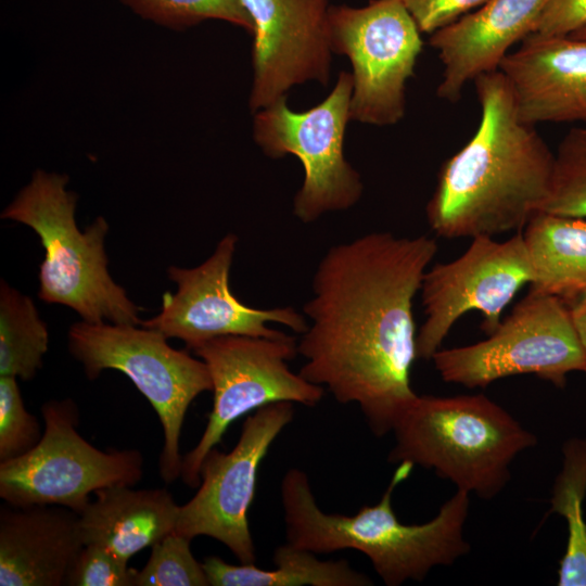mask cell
Wrapping results in <instances>:
<instances>
[{"label": "cell", "instance_id": "484cf974", "mask_svg": "<svg viewBox=\"0 0 586 586\" xmlns=\"http://www.w3.org/2000/svg\"><path fill=\"white\" fill-rule=\"evenodd\" d=\"M190 542L173 532L155 543L148 562L137 571L135 586H208L203 563L192 555Z\"/></svg>", "mask_w": 586, "mask_h": 586}, {"label": "cell", "instance_id": "7a4b0ae2", "mask_svg": "<svg viewBox=\"0 0 586 586\" xmlns=\"http://www.w3.org/2000/svg\"><path fill=\"white\" fill-rule=\"evenodd\" d=\"M473 82L480 124L441 166L425 207L431 230L445 239L521 231L551 187L555 153L519 117L502 73H484Z\"/></svg>", "mask_w": 586, "mask_h": 586}, {"label": "cell", "instance_id": "603a6c76", "mask_svg": "<svg viewBox=\"0 0 586 586\" xmlns=\"http://www.w3.org/2000/svg\"><path fill=\"white\" fill-rule=\"evenodd\" d=\"M48 347V328L33 300L1 280L0 377L31 380Z\"/></svg>", "mask_w": 586, "mask_h": 586}, {"label": "cell", "instance_id": "1f68e13d", "mask_svg": "<svg viewBox=\"0 0 586 586\" xmlns=\"http://www.w3.org/2000/svg\"><path fill=\"white\" fill-rule=\"evenodd\" d=\"M574 38L586 39V26L569 35Z\"/></svg>", "mask_w": 586, "mask_h": 586}, {"label": "cell", "instance_id": "277c9868", "mask_svg": "<svg viewBox=\"0 0 586 586\" xmlns=\"http://www.w3.org/2000/svg\"><path fill=\"white\" fill-rule=\"evenodd\" d=\"M387 460L433 470L483 499L510 480V464L536 437L484 394L417 396L396 421Z\"/></svg>", "mask_w": 586, "mask_h": 586}, {"label": "cell", "instance_id": "9c48e42d", "mask_svg": "<svg viewBox=\"0 0 586 586\" xmlns=\"http://www.w3.org/2000/svg\"><path fill=\"white\" fill-rule=\"evenodd\" d=\"M352 74L341 72L329 95L316 106L295 112L283 97L255 113L253 135L269 157L296 156L304 180L293 200V214L311 224L331 212L346 211L361 198L359 173L344 156L351 120Z\"/></svg>", "mask_w": 586, "mask_h": 586}, {"label": "cell", "instance_id": "6da1fadb", "mask_svg": "<svg viewBox=\"0 0 586 586\" xmlns=\"http://www.w3.org/2000/svg\"><path fill=\"white\" fill-rule=\"evenodd\" d=\"M437 249L424 234L368 232L331 246L314 272L298 373L339 403L357 404L378 437L418 396L410 384L418 358L412 304Z\"/></svg>", "mask_w": 586, "mask_h": 586}, {"label": "cell", "instance_id": "4dcf8cb0", "mask_svg": "<svg viewBox=\"0 0 586 586\" xmlns=\"http://www.w3.org/2000/svg\"><path fill=\"white\" fill-rule=\"evenodd\" d=\"M569 305L586 358V292L577 296ZM584 373L586 374V366Z\"/></svg>", "mask_w": 586, "mask_h": 586}, {"label": "cell", "instance_id": "9a60e30c", "mask_svg": "<svg viewBox=\"0 0 586 586\" xmlns=\"http://www.w3.org/2000/svg\"><path fill=\"white\" fill-rule=\"evenodd\" d=\"M253 22V113L307 81L327 85L333 53L329 0H240Z\"/></svg>", "mask_w": 586, "mask_h": 586}, {"label": "cell", "instance_id": "83f0119b", "mask_svg": "<svg viewBox=\"0 0 586 586\" xmlns=\"http://www.w3.org/2000/svg\"><path fill=\"white\" fill-rule=\"evenodd\" d=\"M137 570L97 545H84L67 575L66 586H135Z\"/></svg>", "mask_w": 586, "mask_h": 586}, {"label": "cell", "instance_id": "30bf717a", "mask_svg": "<svg viewBox=\"0 0 586 586\" xmlns=\"http://www.w3.org/2000/svg\"><path fill=\"white\" fill-rule=\"evenodd\" d=\"M192 352L205 362L213 392L206 428L182 458L181 479L192 488L201 483L204 457L237 419L278 402L315 407L326 391L289 368L288 362L298 353L296 339L286 333L278 337L222 335Z\"/></svg>", "mask_w": 586, "mask_h": 586}, {"label": "cell", "instance_id": "4316f807", "mask_svg": "<svg viewBox=\"0 0 586 586\" xmlns=\"http://www.w3.org/2000/svg\"><path fill=\"white\" fill-rule=\"evenodd\" d=\"M36 416L28 412L15 377H0V462L17 458L40 441Z\"/></svg>", "mask_w": 586, "mask_h": 586}, {"label": "cell", "instance_id": "4fadbf2b", "mask_svg": "<svg viewBox=\"0 0 586 586\" xmlns=\"http://www.w3.org/2000/svg\"><path fill=\"white\" fill-rule=\"evenodd\" d=\"M294 403L278 402L247 416L235 446L216 447L204 457L195 495L179 506L175 533L190 540L208 536L224 544L240 561L255 563L249 525L259 466L271 444L293 420Z\"/></svg>", "mask_w": 586, "mask_h": 586}, {"label": "cell", "instance_id": "7402d4cb", "mask_svg": "<svg viewBox=\"0 0 586 586\" xmlns=\"http://www.w3.org/2000/svg\"><path fill=\"white\" fill-rule=\"evenodd\" d=\"M586 436L562 445V467L550 498V512L566 522L568 539L558 570V586H586Z\"/></svg>", "mask_w": 586, "mask_h": 586}, {"label": "cell", "instance_id": "f546056e", "mask_svg": "<svg viewBox=\"0 0 586 586\" xmlns=\"http://www.w3.org/2000/svg\"><path fill=\"white\" fill-rule=\"evenodd\" d=\"M586 26V0H551L531 34L568 36Z\"/></svg>", "mask_w": 586, "mask_h": 586}, {"label": "cell", "instance_id": "e0dca14e", "mask_svg": "<svg viewBox=\"0 0 586 586\" xmlns=\"http://www.w3.org/2000/svg\"><path fill=\"white\" fill-rule=\"evenodd\" d=\"M551 0H486L474 12L431 34L444 69L437 95L461 99L467 82L497 71L509 49L528 36Z\"/></svg>", "mask_w": 586, "mask_h": 586}, {"label": "cell", "instance_id": "8fae6325", "mask_svg": "<svg viewBox=\"0 0 586 586\" xmlns=\"http://www.w3.org/2000/svg\"><path fill=\"white\" fill-rule=\"evenodd\" d=\"M332 51L352 64L351 119L392 126L405 115L406 82L422 51L421 31L400 0L331 5Z\"/></svg>", "mask_w": 586, "mask_h": 586}, {"label": "cell", "instance_id": "7c38bea8", "mask_svg": "<svg viewBox=\"0 0 586 586\" xmlns=\"http://www.w3.org/2000/svg\"><path fill=\"white\" fill-rule=\"evenodd\" d=\"M534 278L522 231L506 241L479 235L466 252L424 272L420 294L425 320L417 333V356L432 359L466 313L480 311L481 329L489 335L504 309Z\"/></svg>", "mask_w": 586, "mask_h": 586}, {"label": "cell", "instance_id": "ba28073f", "mask_svg": "<svg viewBox=\"0 0 586 586\" xmlns=\"http://www.w3.org/2000/svg\"><path fill=\"white\" fill-rule=\"evenodd\" d=\"M441 379L469 388L511 375L534 374L563 388L568 375L584 372L585 353L570 305L530 292L487 339L438 349L432 357Z\"/></svg>", "mask_w": 586, "mask_h": 586}, {"label": "cell", "instance_id": "ffe728a7", "mask_svg": "<svg viewBox=\"0 0 586 586\" xmlns=\"http://www.w3.org/2000/svg\"><path fill=\"white\" fill-rule=\"evenodd\" d=\"M523 229L534 273L530 292L568 304L586 292V218L538 211Z\"/></svg>", "mask_w": 586, "mask_h": 586}, {"label": "cell", "instance_id": "3957f363", "mask_svg": "<svg viewBox=\"0 0 586 586\" xmlns=\"http://www.w3.org/2000/svg\"><path fill=\"white\" fill-rule=\"evenodd\" d=\"M412 468L398 463L381 499L353 515L321 510L306 472L289 469L280 485L286 543L317 555L357 550L387 586L421 582L433 568L451 565L470 551L463 537L470 494L457 489L433 519L405 524L396 517L392 496Z\"/></svg>", "mask_w": 586, "mask_h": 586}, {"label": "cell", "instance_id": "ac0fdd59", "mask_svg": "<svg viewBox=\"0 0 586 586\" xmlns=\"http://www.w3.org/2000/svg\"><path fill=\"white\" fill-rule=\"evenodd\" d=\"M84 547L79 514L62 506L2 507L0 585L62 586Z\"/></svg>", "mask_w": 586, "mask_h": 586}, {"label": "cell", "instance_id": "2e32d148", "mask_svg": "<svg viewBox=\"0 0 586 586\" xmlns=\"http://www.w3.org/2000/svg\"><path fill=\"white\" fill-rule=\"evenodd\" d=\"M498 69L524 123L586 122V39L530 34Z\"/></svg>", "mask_w": 586, "mask_h": 586}, {"label": "cell", "instance_id": "cb8c5ba5", "mask_svg": "<svg viewBox=\"0 0 586 586\" xmlns=\"http://www.w3.org/2000/svg\"><path fill=\"white\" fill-rule=\"evenodd\" d=\"M540 211L586 218V127L572 128L560 141L549 195Z\"/></svg>", "mask_w": 586, "mask_h": 586}, {"label": "cell", "instance_id": "44dd1931", "mask_svg": "<svg viewBox=\"0 0 586 586\" xmlns=\"http://www.w3.org/2000/svg\"><path fill=\"white\" fill-rule=\"evenodd\" d=\"M317 553L289 543L273 551V570L255 563L230 564L212 556L203 568L212 586H370L371 578L347 560H321Z\"/></svg>", "mask_w": 586, "mask_h": 586}, {"label": "cell", "instance_id": "8992f818", "mask_svg": "<svg viewBox=\"0 0 586 586\" xmlns=\"http://www.w3.org/2000/svg\"><path fill=\"white\" fill-rule=\"evenodd\" d=\"M68 349L89 380L106 369L127 375L160 419L164 443L158 472L165 483L181 477L180 435L191 403L212 391L205 362L173 348L161 332L136 324L79 321L68 331Z\"/></svg>", "mask_w": 586, "mask_h": 586}, {"label": "cell", "instance_id": "d6986e66", "mask_svg": "<svg viewBox=\"0 0 586 586\" xmlns=\"http://www.w3.org/2000/svg\"><path fill=\"white\" fill-rule=\"evenodd\" d=\"M94 494L79 514L84 545L101 546L128 561L175 531L179 505L165 488L122 485Z\"/></svg>", "mask_w": 586, "mask_h": 586}, {"label": "cell", "instance_id": "52a82bcc", "mask_svg": "<svg viewBox=\"0 0 586 586\" xmlns=\"http://www.w3.org/2000/svg\"><path fill=\"white\" fill-rule=\"evenodd\" d=\"M44 428L26 454L0 462V497L13 507L62 506L80 514L91 493L133 486L143 475L138 449L101 450L77 431L79 411L71 399L41 407Z\"/></svg>", "mask_w": 586, "mask_h": 586}, {"label": "cell", "instance_id": "f1b7e54d", "mask_svg": "<svg viewBox=\"0 0 586 586\" xmlns=\"http://www.w3.org/2000/svg\"><path fill=\"white\" fill-rule=\"evenodd\" d=\"M421 33L432 34L455 22L486 0H400Z\"/></svg>", "mask_w": 586, "mask_h": 586}, {"label": "cell", "instance_id": "5bb4252c", "mask_svg": "<svg viewBox=\"0 0 586 586\" xmlns=\"http://www.w3.org/2000/svg\"><path fill=\"white\" fill-rule=\"evenodd\" d=\"M238 238L226 234L214 253L193 268L170 266L168 278L177 284L166 292L161 311L141 326L156 330L167 339L181 340L188 349L222 335L278 337L284 334L267 323L276 322L304 333L306 317L291 306L259 309L239 301L229 286L230 269Z\"/></svg>", "mask_w": 586, "mask_h": 586}, {"label": "cell", "instance_id": "5b68a950", "mask_svg": "<svg viewBox=\"0 0 586 586\" xmlns=\"http://www.w3.org/2000/svg\"><path fill=\"white\" fill-rule=\"evenodd\" d=\"M68 178L37 170L1 214L30 227L44 249L38 296L48 304L74 309L81 320L140 324L139 307L107 270L104 238L109 225L98 217L85 231L75 220L76 195Z\"/></svg>", "mask_w": 586, "mask_h": 586}, {"label": "cell", "instance_id": "d4e9b609", "mask_svg": "<svg viewBox=\"0 0 586 586\" xmlns=\"http://www.w3.org/2000/svg\"><path fill=\"white\" fill-rule=\"evenodd\" d=\"M144 18L170 27L221 20L253 34V22L240 0H120Z\"/></svg>", "mask_w": 586, "mask_h": 586}]
</instances>
